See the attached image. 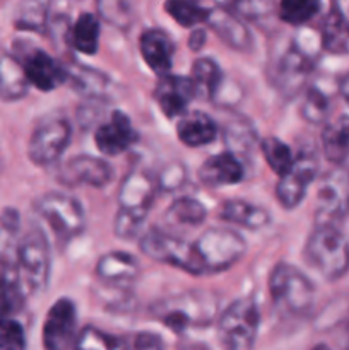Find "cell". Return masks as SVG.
Returning a JSON list of instances; mask_svg holds the SVG:
<instances>
[{
  "instance_id": "cell-1",
  "label": "cell",
  "mask_w": 349,
  "mask_h": 350,
  "mask_svg": "<svg viewBox=\"0 0 349 350\" xmlns=\"http://www.w3.org/2000/svg\"><path fill=\"white\" fill-rule=\"evenodd\" d=\"M157 183L142 170H132L122 180L118 190V211L115 215V234L122 239H132L139 234L153 207Z\"/></svg>"
},
{
  "instance_id": "cell-2",
  "label": "cell",
  "mask_w": 349,
  "mask_h": 350,
  "mask_svg": "<svg viewBox=\"0 0 349 350\" xmlns=\"http://www.w3.org/2000/svg\"><path fill=\"white\" fill-rule=\"evenodd\" d=\"M216 313H218V299L214 294L205 291L178 294L170 299L159 301L153 308L154 318L177 334L188 328L207 327L214 321Z\"/></svg>"
},
{
  "instance_id": "cell-3",
  "label": "cell",
  "mask_w": 349,
  "mask_h": 350,
  "mask_svg": "<svg viewBox=\"0 0 349 350\" xmlns=\"http://www.w3.org/2000/svg\"><path fill=\"white\" fill-rule=\"evenodd\" d=\"M303 253L308 265L325 280L334 282L349 272V241L335 226H315Z\"/></svg>"
},
{
  "instance_id": "cell-4",
  "label": "cell",
  "mask_w": 349,
  "mask_h": 350,
  "mask_svg": "<svg viewBox=\"0 0 349 350\" xmlns=\"http://www.w3.org/2000/svg\"><path fill=\"white\" fill-rule=\"evenodd\" d=\"M269 293L283 313L301 317L311 310L315 286L301 270L289 263H277L269 275Z\"/></svg>"
},
{
  "instance_id": "cell-5",
  "label": "cell",
  "mask_w": 349,
  "mask_h": 350,
  "mask_svg": "<svg viewBox=\"0 0 349 350\" xmlns=\"http://www.w3.org/2000/svg\"><path fill=\"white\" fill-rule=\"evenodd\" d=\"M260 327L259 304L252 297L233 301L218 320V337L224 350H252Z\"/></svg>"
},
{
  "instance_id": "cell-6",
  "label": "cell",
  "mask_w": 349,
  "mask_h": 350,
  "mask_svg": "<svg viewBox=\"0 0 349 350\" xmlns=\"http://www.w3.org/2000/svg\"><path fill=\"white\" fill-rule=\"evenodd\" d=\"M205 273L224 272L242 260L246 252L245 238L235 229L209 228L194 243Z\"/></svg>"
},
{
  "instance_id": "cell-7",
  "label": "cell",
  "mask_w": 349,
  "mask_h": 350,
  "mask_svg": "<svg viewBox=\"0 0 349 350\" xmlns=\"http://www.w3.org/2000/svg\"><path fill=\"white\" fill-rule=\"evenodd\" d=\"M139 248L144 255L156 262L177 267V269L187 273H194V275L205 273L194 243L183 241V239L168 234L161 229H151V231L144 232Z\"/></svg>"
},
{
  "instance_id": "cell-8",
  "label": "cell",
  "mask_w": 349,
  "mask_h": 350,
  "mask_svg": "<svg viewBox=\"0 0 349 350\" xmlns=\"http://www.w3.org/2000/svg\"><path fill=\"white\" fill-rule=\"evenodd\" d=\"M34 211L60 239H72L82 234L86 228V214L81 202L60 191L41 195L34 202Z\"/></svg>"
},
{
  "instance_id": "cell-9",
  "label": "cell",
  "mask_w": 349,
  "mask_h": 350,
  "mask_svg": "<svg viewBox=\"0 0 349 350\" xmlns=\"http://www.w3.org/2000/svg\"><path fill=\"white\" fill-rule=\"evenodd\" d=\"M16 267L31 293H41L48 286L51 269L50 243L40 228L29 229L19 239Z\"/></svg>"
},
{
  "instance_id": "cell-10",
  "label": "cell",
  "mask_w": 349,
  "mask_h": 350,
  "mask_svg": "<svg viewBox=\"0 0 349 350\" xmlns=\"http://www.w3.org/2000/svg\"><path fill=\"white\" fill-rule=\"evenodd\" d=\"M349 214V173L341 166L328 171L320 181L315 204V226H335Z\"/></svg>"
},
{
  "instance_id": "cell-11",
  "label": "cell",
  "mask_w": 349,
  "mask_h": 350,
  "mask_svg": "<svg viewBox=\"0 0 349 350\" xmlns=\"http://www.w3.org/2000/svg\"><path fill=\"white\" fill-rule=\"evenodd\" d=\"M72 139V126L64 118L41 122L33 130L27 146V156L36 166L48 167L58 163Z\"/></svg>"
},
{
  "instance_id": "cell-12",
  "label": "cell",
  "mask_w": 349,
  "mask_h": 350,
  "mask_svg": "<svg viewBox=\"0 0 349 350\" xmlns=\"http://www.w3.org/2000/svg\"><path fill=\"white\" fill-rule=\"evenodd\" d=\"M318 173V159L313 150H301L286 174L279 176L276 197L284 208H294L303 202L308 187Z\"/></svg>"
},
{
  "instance_id": "cell-13",
  "label": "cell",
  "mask_w": 349,
  "mask_h": 350,
  "mask_svg": "<svg viewBox=\"0 0 349 350\" xmlns=\"http://www.w3.org/2000/svg\"><path fill=\"white\" fill-rule=\"evenodd\" d=\"M77 310L67 297L55 301L43 323L44 350H68L77 340Z\"/></svg>"
},
{
  "instance_id": "cell-14",
  "label": "cell",
  "mask_w": 349,
  "mask_h": 350,
  "mask_svg": "<svg viewBox=\"0 0 349 350\" xmlns=\"http://www.w3.org/2000/svg\"><path fill=\"white\" fill-rule=\"evenodd\" d=\"M113 180V167L108 161L99 159V157L82 156L70 157L60 164L57 171V181L64 187H89V188H103Z\"/></svg>"
},
{
  "instance_id": "cell-15",
  "label": "cell",
  "mask_w": 349,
  "mask_h": 350,
  "mask_svg": "<svg viewBox=\"0 0 349 350\" xmlns=\"http://www.w3.org/2000/svg\"><path fill=\"white\" fill-rule=\"evenodd\" d=\"M195 96L197 94H195L194 82L185 75H161L156 89H154V99H156L159 109L168 118L174 120L187 113L188 105Z\"/></svg>"
},
{
  "instance_id": "cell-16",
  "label": "cell",
  "mask_w": 349,
  "mask_h": 350,
  "mask_svg": "<svg viewBox=\"0 0 349 350\" xmlns=\"http://www.w3.org/2000/svg\"><path fill=\"white\" fill-rule=\"evenodd\" d=\"M137 139L129 116L120 109H115L108 122L101 123L94 132V142L99 152L105 156H118L129 150Z\"/></svg>"
},
{
  "instance_id": "cell-17",
  "label": "cell",
  "mask_w": 349,
  "mask_h": 350,
  "mask_svg": "<svg viewBox=\"0 0 349 350\" xmlns=\"http://www.w3.org/2000/svg\"><path fill=\"white\" fill-rule=\"evenodd\" d=\"M205 24L218 34L219 40L236 51H248L252 48V34L243 24L238 14L226 7L216 5L209 9Z\"/></svg>"
},
{
  "instance_id": "cell-18",
  "label": "cell",
  "mask_w": 349,
  "mask_h": 350,
  "mask_svg": "<svg viewBox=\"0 0 349 350\" xmlns=\"http://www.w3.org/2000/svg\"><path fill=\"white\" fill-rule=\"evenodd\" d=\"M243 178H245V167L238 154L233 150L214 154L198 167V180L209 188L229 187L243 181Z\"/></svg>"
},
{
  "instance_id": "cell-19",
  "label": "cell",
  "mask_w": 349,
  "mask_h": 350,
  "mask_svg": "<svg viewBox=\"0 0 349 350\" xmlns=\"http://www.w3.org/2000/svg\"><path fill=\"white\" fill-rule=\"evenodd\" d=\"M27 81L43 92L60 88L67 81V67L43 50H34L23 62Z\"/></svg>"
},
{
  "instance_id": "cell-20",
  "label": "cell",
  "mask_w": 349,
  "mask_h": 350,
  "mask_svg": "<svg viewBox=\"0 0 349 350\" xmlns=\"http://www.w3.org/2000/svg\"><path fill=\"white\" fill-rule=\"evenodd\" d=\"M140 55H142L144 62L147 67L161 75L170 74V68L173 65L174 57V44L170 40L164 31L161 29H147L140 34L139 40Z\"/></svg>"
},
{
  "instance_id": "cell-21",
  "label": "cell",
  "mask_w": 349,
  "mask_h": 350,
  "mask_svg": "<svg viewBox=\"0 0 349 350\" xmlns=\"http://www.w3.org/2000/svg\"><path fill=\"white\" fill-rule=\"evenodd\" d=\"M94 273L101 282L120 286V284L133 282L139 277L140 265L135 256L130 253L109 252L98 260Z\"/></svg>"
},
{
  "instance_id": "cell-22",
  "label": "cell",
  "mask_w": 349,
  "mask_h": 350,
  "mask_svg": "<svg viewBox=\"0 0 349 350\" xmlns=\"http://www.w3.org/2000/svg\"><path fill=\"white\" fill-rule=\"evenodd\" d=\"M177 133L181 144L197 149L214 142L218 137V123L202 111H187L178 118Z\"/></svg>"
},
{
  "instance_id": "cell-23",
  "label": "cell",
  "mask_w": 349,
  "mask_h": 350,
  "mask_svg": "<svg viewBox=\"0 0 349 350\" xmlns=\"http://www.w3.org/2000/svg\"><path fill=\"white\" fill-rule=\"evenodd\" d=\"M313 68V57L301 44L294 43L284 51L279 64V79L284 91H298Z\"/></svg>"
},
{
  "instance_id": "cell-24",
  "label": "cell",
  "mask_w": 349,
  "mask_h": 350,
  "mask_svg": "<svg viewBox=\"0 0 349 350\" xmlns=\"http://www.w3.org/2000/svg\"><path fill=\"white\" fill-rule=\"evenodd\" d=\"M29 85L23 62L7 51H0V98L5 101L23 99Z\"/></svg>"
},
{
  "instance_id": "cell-25",
  "label": "cell",
  "mask_w": 349,
  "mask_h": 350,
  "mask_svg": "<svg viewBox=\"0 0 349 350\" xmlns=\"http://www.w3.org/2000/svg\"><path fill=\"white\" fill-rule=\"evenodd\" d=\"M219 219L229 224L259 231L269 226L270 214L263 207L245 200H228L219 208Z\"/></svg>"
},
{
  "instance_id": "cell-26",
  "label": "cell",
  "mask_w": 349,
  "mask_h": 350,
  "mask_svg": "<svg viewBox=\"0 0 349 350\" xmlns=\"http://www.w3.org/2000/svg\"><path fill=\"white\" fill-rule=\"evenodd\" d=\"M17 267L0 270V318H14L26 304V291Z\"/></svg>"
},
{
  "instance_id": "cell-27",
  "label": "cell",
  "mask_w": 349,
  "mask_h": 350,
  "mask_svg": "<svg viewBox=\"0 0 349 350\" xmlns=\"http://www.w3.org/2000/svg\"><path fill=\"white\" fill-rule=\"evenodd\" d=\"M322 149L325 157L335 166H341L349 157V116L328 122L322 132Z\"/></svg>"
},
{
  "instance_id": "cell-28",
  "label": "cell",
  "mask_w": 349,
  "mask_h": 350,
  "mask_svg": "<svg viewBox=\"0 0 349 350\" xmlns=\"http://www.w3.org/2000/svg\"><path fill=\"white\" fill-rule=\"evenodd\" d=\"M320 46L327 53L349 55V21L335 10H331L322 23Z\"/></svg>"
},
{
  "instance_id": "cell-29",
  "label": "cell",
  "mask_w": 349,
  "mask_h": 350,
  "mask_svg": "<svg viewBox=\"0 0 349 350\" xmlns=\"http://www.w3.org/2000/svg\"><path fill=\"white\" fill-rule=\"evenodd\" d=\"M67 81L72 82L75 91L89 98H105L109 91L108 75L84 65L67 67Z\"/></svg>"
},
{
  "instance_id": "cell-30",
  "label": "cell",
  "mask_w": 349,
  "mask_h": 350,
  "mask_svg": "<svg viewBox=\"0 0 349 350\" xmlns=\"http://www.w3.org/2000/svg\"><path fill=\"white\" fill-rule=\"evenodd\" d=\"M190 79L194 82L195 94L204 99H214L222 84L221 67L212 58H198L194 62Z\"/></svg>"
},
{
  "instance_id": "cell-31",
  "label": "cell",
  "mask_w": 349,
  "mask_h": 350,
  "mask_svg": "<svg viewBox=\"0 0 349 350\" xmlns=\"http://www.w3.org/2000/svg\"><path fill=\"white\" fill-rule=\"evenodd\" d=\"M19 228V212L5 208L0 214V267H16Z\"/></svg>"
},
{
  "instance_id": "cell-32",
  "label": "cell",
  "mask_w": 349,
  "mask_h": 350,
  "mask_svg": "<svg viewBox=\"0 0 349 350\" xmlns=\"http://www.w3.org/2000/svg\"><path fill=\"white\" fill-rule=\"evenodd\" d=\"M70 44L82 55H94L99 46V21L94 14L84 12L70 27Z\"/></svg>"
},
{
  "instance_id": "cell-33",
  "label": "cell",
  "mask_w": 349,
  "mask_h": 350,
  "mask_svg": "<svg viewBox=\"0 0 349 350\" xmlns=\"http://www.w3.org/2000/svg\"><path fill=\"white\" fill-rule=\"evenodd\" d=\"M205 217H207V208L192 197L177 198L168 207L166 215H164L166 222L170 224L187 226V228H197L205 221Z\"/></svg>"
},
{
  "instance_id": "cell-34",
  "label": "cell",
  "mask_w": 349,
  "mask_h": 350,
  "mask_svg": "<svg viewBox=\"0 0 349 350\" xmlns=\"http://www.w3.org/2000/svg\"><path fill=\"white\" fill-rule=\"evenodd\" d=\"M164 10L177 21L181 27H195L205 23L209 9L202 5L198 0H166Z\"/></svg>"
},
{
  "instance_id": "cell-35",
  "label": "cell",
  "mask_w": 349,
  "mask_h": 350,
  "mask_svg": "<svg viewBox=\"0 0 349 350\" xmlns=\"http://www.w3.org/2000/svg\"><path fill=\"white\" fill-rule=\"evenodd\" d=\"M260 150H262V156L266 159V163L269 164V167L277 176L286 174L291 170V166H293V150H291V147L286 142H283L277 137H267V139H263L260 142Z\"/></svg>"
},
{
  "instance_id": "cell-36",
  "label": "cell",
  "mask_w": 349,
  "mask_h": 350,
  "mask_svg": "<svg viewBox=\"0 0 349 350\" xmlns=\"http://www.w3.org/2000/svg\"><path fill=\"white\" fill-rule=\"evenodd\" d=\"M75 350H129V345L123 338L116 335L106 334L94 327H86L79 332Z\"/></svg>"
},
{
  "instance_id": "cell-37",
  "label": "cell",
  "mask_w": 349,
  "mask_h": 350,
  "mask_svg": "<svg viewBox=\"0 0 349 350\" xmlns=\"http://www.w3.org/2000/svg\"><path fill=\"white\" fill-rule=\"evenodd\" d=\"M50 0H23L17 10L16 26L24 31H43L48 26Z\"/></svg>"
},
{
  "instance_id": "cell-38",
  "label": "cell",
  "mask_w": 349,
  "mask_h": 350,
  "mask_svg": "<svg viewBox=\"0 0 349 350\" xmlns=\"http://www.w3.org/2000/svg\"><path fill=\"white\" fill-rule=\"evenodd\" d=\"M322 0H281L279 17L291 26H303L318 14Z\"/></svg>"
},
{
  "instance_id": "cell-39",
  "label": "cell",
  "mask_w": 349,
  "mask_h": 350,
  "mask_svg": "<svg viewBox=\"0 0 349 350\" xmlns=\"http://www.w3.org/2000/svg\"><path fill=\"white\" fill-rule=\"evenodd\" d=\"M101 19L118 29H127L133 21V7L130 0H96Z\"/></svg>"
},
{
  "instance_id": "cell-40",
  "label": "cell",
  "mask_w": 349,
  "mask_h": 350,
  "mask_svg": "<svg viewBox=\"0 0 349 350\" xmlns=\"http://www.w3.org/2000/svg\"><path fill=\"white\" fill-rule=\"evenodd\" d=\"M328 113H331V99H328V96L318 88L308 89L303 105H301V116L308 123L320 125L328 118Z\"/></svg>"
},
{
  "instance_id": "cell-41",
  "label": "cell",
  "mask_w": 349,
  "mask_h": 350,
  "mask_svg": "<svg viewBox=\"0 0 349 350\" xmlns=\"http://www.w3.org/2000/svg\"><path fill=\"white\" fill-rule=\"evenodd\" d=\"M0 350H26L24 328L14 318H0Z\"/></svg>"
},
{
  "instance_id": "cell-42",
  "label": "cell",
  "mask_w": 349,
  "mask_h": 350,
  "mask_svg": "<svg viewBox=\"0 0 349 350\" xmlns=\"http://www.w3.org/2000/svg\"><path fill=\"white\" fill-rule=\"evenodd\" d=\"M185 180H187V167L180 161H173L161 170L159 178L156 180L157 190L171 193V191L180 190Z\"/></svg>"
},
{
  "instance_id": "cell-43",
  "label": "cell",
  "mask_w": 349,
  "mask_h": 350,
  "mask_svg": "<svg viewBox=\"0 0 349 350\" xmlns=\"http://www.w3.org/2000/svg\"><path fill=\"white\" fill-rule=\"evenodd\" d=\"M233 5L238 9V14L255 19L272 12L274 0H236Z\"/></svg>"
},
{
  "instance_id": "cell-44",
  "label": "cell",
  "mask_w": 349,
  "mask_h": 350,
  "mask_svg": "<svg viewBox=\"0 0 349 350\" xmlns=\"http://www.w3.org/2000/svg\"><path fill=\"white\" fill-rule=\"evenodd\" d=\"M135 350H164V344L157 335L139 334L135 338Z\"/></svg>"
},
{
  "instance_id": "cell-45",
  "label": "cell",
  "mask_w": 349,
  "mask_h": 350,
  "mask_svg": "<svg viewBox=\"0 0 349 350\" xmlns=\"http://www.w3.org/2000/svg\"><path fill=\"white\" fill-rule=\"evenodd\" d=\"M205 44V34L202 29H195L194 33H192V38H190V48L192 50H201L202 46Z\"/></svg>"
},
{
  "instance_id": "cell-46",
  "label": "cell",
  "mask_w": 349,
  "mask_h": 350,
  "mask_svg": "<svg viewBox=\"0 0 349 350\" xmlns=\"http://www.w3.org/2000/svg\"><path fill=\"white\" fill-rule=\"evenodd\" d=\"M332 10H335L346 21H349V0H332Z\"/></svg>"
},
{
  "instance_id": "cell-47",
  "label": "cell",
  "mask_w": 349,
  "mask_h": 350,
  "mask_svg": "<svg viewBox=\"0 0 349 350\" xmlns=\"http://www.w3.org/2000/svg\"><path fill=\"white\" fill-rule=\"evenodd\" d=\"M339 92H341L342 99H344L349 106V74H346L344 77L339 81Z\"/></svg>"
},
{
  "instance_id": "cell-48",
  "label": "cell",
  "mask_w": 349,
  "mask_h": 350,
  "mask_svg": "<svg viewBox=\"0 0 349 350\" xmlns=\"http://www.w3.org/2000/svg\"><path fill=\"white\" fill-rule=\"evenodd\" d=\"M311 350H332L331 347H327V345H324V344H320V345H315L313 349Z\"/></svg>"
},
{
  "instance_id": "cell-49",
  "label": "cell",
  "mask_w": 349,
  "mask_h": 350,
  "mask_svg": "<svg viewBox=\"0 0 349 350\" xmlns=\"http://www.w3.org/2000/svg\"><path fill=\"white\" fill-rule=\"evenodd\" d=\"M221 2H224V3H235L236 0H221Z\"/></svg>"
}]
</instances>
